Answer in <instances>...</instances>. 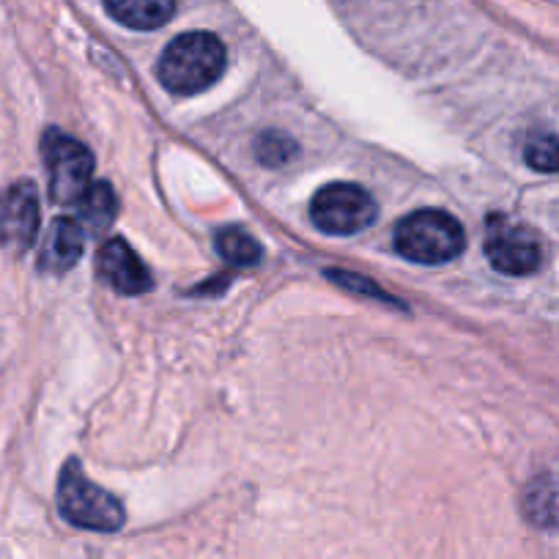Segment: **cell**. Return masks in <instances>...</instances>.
<instances>
[{
	"mask_svg": "<svg viewBox=\"0 0 559 559\" xmlns=\"http://www.w3.org/2000/svg\"><path fill=\"white\" fill-rule=\"evenodd\" d=\"M228 52L225 45L209 31L181 34L163 50L157 63V78L170 94L192 96L212 88L225 72Z\"/></svg>",
	"mask_w": 559,
	"mask_h": 559,
	"instance_id": "obj_1",
	"label": "cell"
},
{
	"mask_svg": "<svg viewBox=\"0 0 559 559\" xmlns=\"http://www.w3.org/2000/svg\"><path fill=\"white\" fill-rule=\"evenodd\" d=\"M526 519L543 530H559V477L543 475L524 493Z\"/></svg>",
	"mask_w": 559,
	"mask_h": 559,
	"instance_id": "obj_11",
	"label": "cell"
},
{
	"mask_svg": "<svg viewBox=\"0 0 559 559\" xmlns=\"http://www.w3.org/2000/svg\"><path fill=\"white\" fill-rule=\"evenodd\" d=\"M488 261L497 272L510 274V277H524V274L537 272L543 261L540 241L535 230L526 228L519 219L508 214H491L486 223V241H483Z\"/></svg>",
	"mask_w": 559,
	"mask_h": 559,
	"instance_id": "obj_6",
	"label": "cell"
},
{
	"mask_svg": "<svg viewBox=\"0 0 559 559\" xmlns=\"http://www.w3.org/2000/svg\"><path fill=\"white\" fill-rule=\"evenodd\" d=\"M294 154H297V146H294L286 134H263V138L258 140V157L266 165H283L286 159H292Z\"/></svg>",
	"mask_w": 559,
	"mask_h": 559,
	"instance_id": "obj_15",
	"label": "cell"
},
{
	"mask_svg": "<svg viewBox=\"0 0 559 559\" xmlns=\"http://www.w3.org/2000/svg\"><path fill=\"white\" fill-rule=\"evenodd\" d=\"M466 247L459 219L439 209H419L395 225V250L414 263H448Z\"/></svg>",
	"mask_w": 559,
	"mask_h": 559,
	"instance_id": "obj_2",
	"label": "cell"
},
{
	"mask_svg": "<svg viewBox=\"0 0 559 559\" xmlns=\"http://www.w3.org/2000/svg\"><path fill=\"white\" fill-rule=\"evenodd\" d=\"M524 163L540 174H559V138L551 132H532L524 140Z\"/></svg>",
	"mask_w": 559,
	"mask_h": 559,
	"instance_id": "obj_14",
	"label": "cell"
},
{
	"mask_svg": "<svg viewBox=\"0 0 559 559\" xmlns=\"http://www.w3.org/2000/svg\"><path fill=\"white\" fill-rule=\"evenodd\" d=\"M39 192L31 181H17L0 198V241L12 250H28L39 234Z\"/></svg>",
	"mask_w": 559,
	"mask_h": 559,
	"instance_id": "obj_7",
	"label": "cell"
},
{
	"mask_svg": "<svg viewBox=\"0 0 559 559\" xmlns=\"http://www.w3.org/2000/svg\"><path fill=\"white\" fill-rule=\"evenodd\" d=\"M58 510L69 524L91 532H116L123 524V508L112 493L85 477L78 461H69L58 480Z\"/></svg>",
	"mask_w": 559,
	"mask_h": 559,
	"instance_id": "obj_3",
	"label": "cell"
},
{
	"mask_svg": "<svg viewBox=\"0 0 559 559\" xmlns=\"http://www.w3.org/2000/svg\"><path fill=\"white\" fill-rule=\"evenodd\" d=\"M96 274L123 297H138L152 288V272L123 239H107L96 252Z\"/></svg>",
	"mask_w": 559,
	"mask_h": 559,
	"instance_id": "obj_8",
	"label": "cell"
},
{
	"mask_svg": "<svg viewBox=\"0 0 559 559\" xmlns=\"http://www.w3.org/2000/svg\"><path fill=\"white\" fill-rule=\"evenodd\" d=\"M105 9L116 23L134 31H157L170 23L176 0H105Z\"/></svg>",
	"mask_w": 559,
	"mask_h": 559,
	"instance_id": "obj_10",
	"label": "cell"
},
{
	"mask_svg": "<svg viewBox=\"0 0 559 559\" xmlns=\"http://www.w3.org/2000/svg\"><path fill=\"white\" fill-rule=\"evenodd\" d=\"M78 209L80 225H83L85 230H91V234H102V230L110 228V223L116 219V192H112V187L105 185V181H94L91 190L83 195V201L78 203Z\"/></svg>",
	"mask_w": 559,
	"mask_h": 559,
	"instance_id": "obj_12",
	"label": "cell"
},
{
	"mask_svg": "<svg viewBox=\"0 0 559 559\" xmlns=\"http://www.w3.org/2000/svg\"><path fill=\"white\" fill-rule=\"evenodd\" d=\"M45 163L50 174V195L61 206H78L94 185V157L80 140L69 134H45Z\"/></svg>",
	"mask_w": 559,
	"mask_h": 559,
	"instance_id": "obj_4",
	"label": "cell"
},
{
	"mask_svg": "<svg viewBox=\"0 0 559 559\" xmlns=\"http://www.w3.org/2000/svg\"><path fill=\"white\" fill-rule=\"evenodd\" d=\"M217 252L234 266H255L261 261V247L245 228H223L214 239Z\"/></svg>",
	"mask_w": 559,
	"mask_h": 559,
	"instance_id": "obj_13",
	"label": "cell"
},
{
	"mask_svg": "<svg viewBox=\"0 0 559 559\" xmlns=\"http://www.w3.org/2000/svg\"><path fill=\"white\" fill-rule=\"evenodd\" d=\"M83 247H85V228L80 225V219L58 217L45 236L39 266L52 274L67 272V269H72L74 263L83 258Z\"/></svg>",
	"mask_w": 559,
	"mask_h": 559,
	"instance_id": "obj_9",
	"label": "cell"
},
{
	"mask_svg": "<svg viewBox=\"0 0 559 559\" xmlns=\"http://www.w3.org/2000/svg\"><path fill=\"white\" fill-rule=\"evenodd\" d=\"M376 201L365 187L352 181H335L316 192L310 201V219L319 230L332 236H352L376 219Z\"/></svg>",
	"mask_w": 559,
	"mask_h": 559,
	"instance_id": "obj_5",
	"label": "cell"
}]
</instances>
